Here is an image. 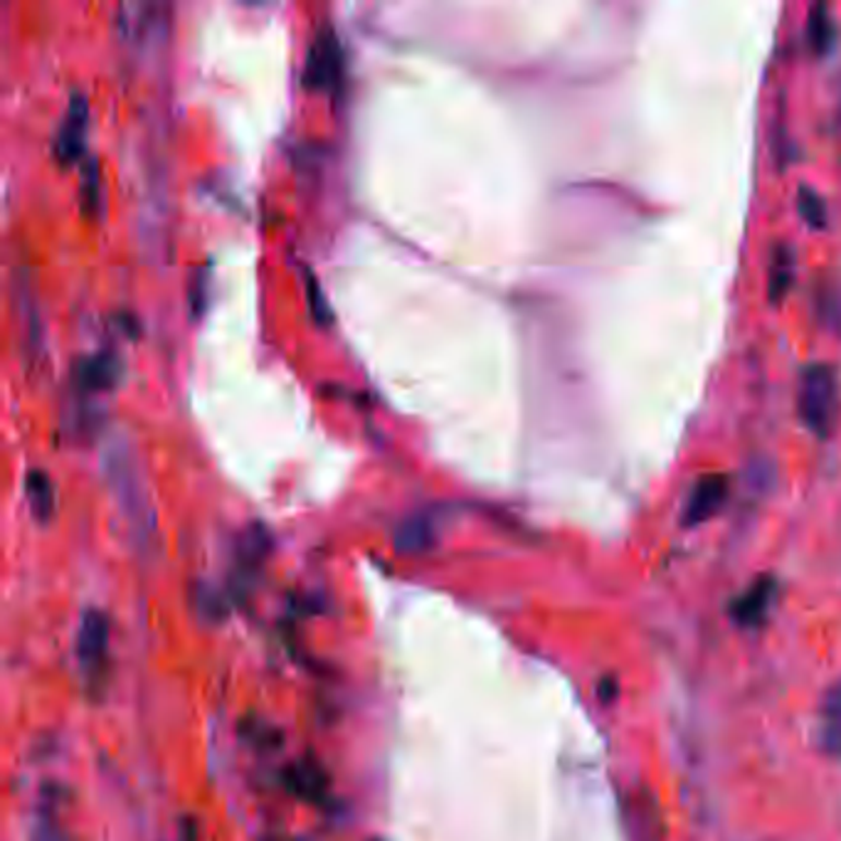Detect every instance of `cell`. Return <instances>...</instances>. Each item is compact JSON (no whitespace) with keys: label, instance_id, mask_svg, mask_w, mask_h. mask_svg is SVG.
<instances>
[{"label":"cell","instance_id":"obj_1","mask_svg":"<svg viewBox=\"0 0 841 841\" xmlns=\"http://www.w3.org/2000/svg\"><path fill=\"white\" fill-rule=\"evenodd\" d=\"M800 420L817 437H827L834 430L839 412V383L829 365L815 363L802 371L797 391Z\"/></svg>","mask_w":841,"mask_h":841},{"label":"cell","instance_id":"obj_2","mask_svg":"<svg viewBox=\"0 0 841 841\" xmlns=\"http://www.w3.org/2000/svg\"><path fill=\"white\" fill-rule=\"evenodd\" d=\"M107 471L111 489H115V494L119 496V504L124 508L131 526L141 531V536H146L144 531L154 528V514H151L144 481H141V477L134 471V461L127 457V452L115 449L109 452Z\"/></svg>","mask_w":841,"mask_h":841},{"label":"cell","instance_id":"obj_3","mask_svg":"<svg viewBox=\"0 0 841 841\" xmlns=\"http://www.w3.org/2000/svg\"><path fill=\"white\" fill-rule=\"evenodd\" d=\"M344 80V52L336 33L331 27H321L307 52L301 82L314 92H336Z\"/></svg>","mask_w":841,"mask_h":841},{"label":"cell","instance_id":"obj_4","mask_svg":"<svg viewBox=\"0 0 841 841\" xmlns=\"http://www.w3.org/2000/svg\"><path fill=\"white\" fill-rule=\"evenodd\" d=\"M87 124H89L87 99H84V94H74L68 115H64L58 134H55V141H52V154L58 158V164L74 166L84 158V148H87Z\"/></svg>","mask_w":841,"mask_h":841},{"label":"cell","instance_id":"obj_5","mask_svg":"<svg viewBox=\"0 0 841 841\" xmlns=\"http://www.w3.org/2000/svg\"><path fill=\"white\" fill-rule=\"evenodd\" d=\"M117 25L124 40L144 45L156 43L160 37V27L166 25L164 8L139 3V5H121L117 13Z\"/></svg>","mask_w":841,"mask_h":841},{"label":"cell","instance_id":"obj_6","mask_svg":"<svg viewBox=\"0 0 841 841\" xmlns=\"http://www.w3.org/2000/svg\"><path fill=\"white\" fill-rule=\"evenodd\" d=\"M109 651V620L99 610L82 614L77 632V657L87 669L99 666Z\"/></svg>","mask_w":841,"mask_h":841},{"label":"cell","instance_id":"obj_7","mask_svg":"<svg viewBox=\"0 0 841 841\" xmlns=\"http://www.w3.org/2000/svg\"><path fill=\"white\" fill-rule=\"evenodd\" d=\"M121 363L115 353L84 356L74 365V383L82 393H104L119 383Z\"/></svg>","mask_w":841,"mask_h":841},{"label":"cell","instance_id":"obj_8","mask_svg":"<svg viewBox=\"0 0 841 841\" xmlns=\"http://www.w3.org/2000/svg\"><path fill=\"white\" fill-rule=\"evenodd\" d=\"M725 496H728V479L725 477H721V474L704 477L694 486L692 496H688V504H686V512H684V524L696 526V524L708 521V518H711L718 508L723 506Z\"/></svg>","mask_w":841,"mask_h":841},{"label":"cell","instance_id":"obj_9","mask_svg":"<svg viewBox=\"0 0 841 841\" xmlns=\"http://www.w3.org/2000/svg\"><path fill=\"white\" fill-rule=\"evenodd\" d=\"M437 543V524L430 514H412L395 531V548L400 553L420 555Z\"/></svg>","mask_w":841,"mask_h":841},{"label":"cell","instance_id":"obj_10","mask_svg":"<svg viewBox=\"0 0 841 841\" xmlns=\"http://www.w3.org/2000/svg\"><path fill=\"white\" fill-rule=\"evenodd\" d=\"M25 496H27V504H31L35 521L40 524L50 521L55 514V486H52V479L47 477V471L43 469L27 471Z\"/></svg>","mask_w":841,"mask_h":841},{"label":"cell","instance_id":"obj_11","mask_svg":"<svg viewBox=\"0 0 841 841\" xmlns=\"http://www.w3.org/2000/svg\"><path fill=\"white\" fill-rule=\"evenodd\" d=\"M287 782L291 792H297V795L301 797H309V800H319L321 795H324V774L319 772V768H314V765H297V768H291L287 772Z\"/></svg>","mask_w":841,"mask_h":841},{"label":"cell","instance_id":"obj_12","mask_svg":"<svg viewBox=\"0 0 841 841\" xmlns=\"http://www.w3.org/2000/svg\"><path fill=\"white\" fill-rule=\"evenodd\" d=\"M792 274H795V260H792V252L788 248H780L778 254L772 260V269H770V299L780 301L788 295V289L792 285Z\"/></svg>","mask_w":841,"mask_h":841},{"label":"cell","instance_id":"obj_13","mask_svg":"<svg viewBox=\"0 0 841 841\" xmlns=\"http://www.w3.org/2000/svg\"><path fill=\"white\" fill-rule=\"evenodd\" d=\"M797 211L802 215V220H805L812 230H821L827 225L829 213H827L825 197L807 185H802L797 191Z\"/></svg>","mask_w":841,"mask_h":841},{"label":"cell","instance_id":"obj_14","mask_svg":"<svg viewBox=\"0 0 841 841\" xmlns=\"http://www.w3.org/2000/svg\"><path fill=\"white\" fill-rule=\"evenodd\" d=\"M809 43L815 47V52L825 55L831 43H834V23H831L829 11L825 5H815L809 13Z\"/></svg>","mask_w":841,"mask_h":841},{"label":"cell","instance_id":"obj_15","mask_svg":"<svg viewBox=\"0 0 841 841\" xmlns=\"http://www.w3.org/2000/svg\"><path fill=\"white\" fill-rule=\"evenodd\" d=\"M80 203L82 211L87 215H94L99 211L101 203V181H99V166L97 160H84L82 166V185H80Z\"/></svg>","mask_w":841,"mask_h":841},{"label":"cell","instance_id":"obj_16","mask_svg":"<svg viewBox=\"0 0 841 841\" xmlns=\"http://www.w3.org/2000/svg\"><path fill=\"white\" fill-rule=\"evenodd\" d=\"M269 543H272V541H269L267 531H264V528H260V526H254V528H250V531L244 533V538H242V543H240V557H242V561L248 563V565H260V563H262V557L269 553Z\"/></svg>","mask_w":841,"mask_h":841},{"label":"cell","instance_id":"obj_17","mask_svg":"<svg viewBox=\"0 0 841 841\" xmlns=\"http://www.w3.org/2000/svg\"><path fill=\"white\" fill-rule=\"evenodd\" d=\"M307 295H309L307 299H309L311 314H314L316 324L328 326L331 324V307H328V301H326L324 289H321V285H319L314 277H309V281H307Z\"/></svg>","mask_w":841,"mask_h":841},{"label":"cell","instance_id":"obj_18","mask_svg":"<svg viewBox=\"0 0 841 841\" xmlns=\"http://www.w3.org/2000/svg\"><path fill=\"white\" fill-rule=\"evenodd\" d=\"M825 731H827V741L841 753V686L837 688L834 698H829Z\"/></svg>","mask_w":841,"mask_h":841},{"label":"cell","instance_id":"obj_19","mask_svg":"<svg viewBox=\"0 0 841 841\" xmlns=\"http://www.w3.org/2000/svg\"><path fill=\"white\" fill-rule=\"evenodd\" d=\"M371 841H383V839H371Z\"/></svg>","mask_w":841,"mask_h":841}]
</instances>
